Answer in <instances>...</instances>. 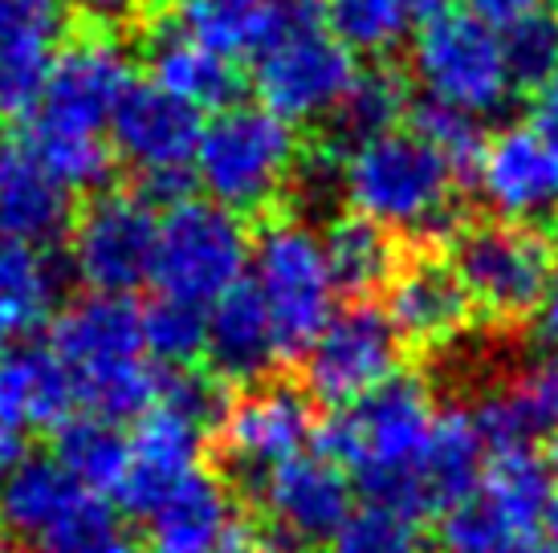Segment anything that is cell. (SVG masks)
<instances>
[{
    "label": "cell",
    "instance_id": "1",
    "mask_svg": "<svg viewBox=\"0 0 558 553\" xmlns=\"http://www.w3.org/2000/svg\"><path fill=\"white\" fill-rule=\"evenodd\" d=\"M436 415L440 411L433 386L420 374L396 370L388 383H379L372 395H363L326 428L314 431V440L326 460H335L342 472L347 468L355 472L359 489L372 496V505L416 521L424 513L416 492V464L428 447Z\"/></svg>",
    "mask_w": 558,
    "mask_h": 553
},
{
    "label": "cell",
    "instance_id": "2",
    "mask_svg": "<svg viewBox=\"0 0 558 553\" xmlns=\"http://www.w3.org/2000/svg\"><path fill=\"white\" fill-rule=\"evenodd\" d=\"M49 351L74 379L78 403L110 423L143 419L159 400V370L147 362L143 309L131 297L86 293L58 314Z\"/></svg>",
    "mask_w": 558,
    "mask_h": 553
},
{
    "label": "cell",
    "instance_id": "3",
    "mask_svg": "<svg viewBox=\"0 0 558 553\" xmlns=\"http://www.w3.org/2000/svg\"><path fill=\"white\" fill-rule=\"evenodd\" d=\"M342 200L384 232H457V175L416 131H391L342 155Z\"/></svg>",
    "mask_w": 558,
    "mask_h": 553
},
{
    "label": "cell",
    "instance_id": "4",
    "mask_svg": "<svg viewBox=\"0 0 558 553\" xmlns=\"http://www.w3.org/2000/svg\"><path fill=\"white\" fill-rule=\"evenodd\" d=\"M253 86L281 123H323L359 77L355 53L326 29L323 0H278V29L253 53Z\"/></svg>",
    "mask_w": 558,
    "mask_h": 553
},
{
    "label": "cell",
    "instance_id": "5",
    "mask_svg": "<svg viewBox=\"0 0 558 553\" xmlns=\"http://www.w3.org/2000/svg\"><path fill=\"white\" fill-rule=\"evenodd\" d=\"M298 168V135L290 123L265 107H225L213 123L201 126L192 180L204 187V200L229 212H253L278 200Z\"/></svg>",
    "mask_w": 558,
    "mask_h": 553
},
{
    "label": "cell",
    "instance_id": "6",
    "mask_svg": "<svg viewBox=\"0 0 558 553\" xmlns=\"http://www.w3.org/2000/svg\"><path fill=\"white\" fill-rule=\"evenodd\" d=\"M412 77L424 102L485 119L510 102L513 77L501 49V29L469 9H440L412 37Z\"/></svg>",
    "mask_w": 558,
    "mask_h": 553
},
{
    "label": "cell",
    "instance_id": "7",
    "mask_svg": "<svg viewBox=\"0 0 558 553\" xmlns=\"http://www.w3.org/2000/svg\"><path fill=\"white\" fill-rule=\"evenodd\" d=\"M253 293L274 322L281 358H302L323 325L335 318V281L323 253V236L294 216L269 220L248 248Z\"/></svg>",
    "mask_w": 558,
    "mask_h": 553
},
{
    "label": "cell",
    "instance_id": "8",
    "mask_svg": "<svg viewBox=\"0 0 558 553\" xmlns=\"http://www.w3.org/2000/svg\"><path fill=\"white\" fill-rule=\"evenodd\" d=\"M135 86V65L110 33H86L58 49L41 102L33 110L29 147L107 143L110 119Z\"/></svg>",
    "mask_w": 558,
    "mask_h": 553
},
{
    "label": "cell",
    "instance_id": "9",
    "mask_svg": "<svg viewBox=\"0 0 558 553\" xmlns=\"http://www.w3.org/2000/svg\"><path fill=\"white\" fill-rule=\"evenodd\" d=\"M248 248L253 245H248L241 216L213 200L184 196V200L168 204V212L159 216L151 281H156L159 297H175V302L208 309L241 285Z\"/></svg>",
    "mask_w": 558,
    "mask_h": 553
},
{
    "label": "cell",
    "instance_id": "10",
    "mask_svg": "<svg viewBox=\"0 0 558 553\" xmlns=\"http://www.w3.org/2000/svg\"><path fill=\"white\" fill-rule=\"evenodd\" d=\"M555 468L538 452H501L461 505L440 517L445 553H513L546 521L555 496Z\"/></svg>",
    "mask_w": 558,
    "mask_h": 553
},
{
    "label": "cell",
    "instance_id": "11",
    "mask_svg": "<svg viewBox=\"0 0 558 553\" xmlns=\"http://www.w3.org/2000/svg\"><path fill=\"white\" fill-rule=\"evenodd\" d=\"M452 269L465 285L469 302L497 322H522L538 314L550 293L555 248L538 229L489 220L457 232Z\"/></svg>",
    "mask_w": 558,
    "mask_h": 553
},
{
    "label": "cell",
    "instance_id": "12",
    "mask_svg": "<svg viewBox=\"0 0 558 553\" xmlns=\"http://www.w3.org/2000/svg\"><path fill=\"white\" fill-rule=\"evenodd\" d=\"M159 212L143 192H98L70 224V269L90 293L131 297L151 281Z\"/></svg>",
    "mask_w": 558,
    "mask_h": 553
},
{
    "label": "cell",
    "instance_id": "13",
    "mask_svg": "<svg viewBox=\"0 0 558 553\" xmlns=\"http://www.w3.org/2000/svg\"><path fill=\"white\" fill-rule=\"evenodd\" d=\"M201 126L204 123L196 110L168 98L151 82L147 86L135 82L131 94L119 102L114 119H110L114 151L140 171L147 200H184L187 184H192V159H196Z\"/></svg>",
    "mask_w": 558,
    "mask_h": 553
},
{
    "label": "cell",
    "instance_id": "14",
    "mask_svg": "<svg viewBox=\"0 0 558 553\" xmlns=\"http://www.w3.org/2000/svg\"><path fill=\"white\" fill-rule=\"evenodd\" d=\"M302 358L314 395L335 407H351L400 370V334L391 330L384 309L359 302L335 314Z\"/></svg>",
    "mask_w": 558,
    "mask_h": 553
},
{
    "label": "cell",
    "instance_id": "15",
    "mask_svg": "<svg viewBox=\"0 0 558 553\" xmlns=\"http://www.w3.org/2000/svg\"><path fill=\"white\" fill-rule=\"evenodd\" d=\"M481 200L506 224H546L558 220V147L530 123H513L485 138L473 168Z\"/></svg>",
    "mask_w": 558,
    "mask_h": 553
},
{
    "label": "cell",
    "instance_id": "16",
    "mask_svg": "<svg viewBox=\"0 0 558 553\" xmlns=\"http://www.w3.org/2000/svg\"><path fill=\"white\" fill-rule=\"evenodd\" d=\"M257 501H262L265 521L262 529L278 533V538L294 541L298 550L314 553L318 545H330L351 508V484L335 460L302 452L294 460L274 468L269 477L253 484Z\"/></svg>",
    "mask_w": 558,
    "mask_h": 553
},
{
    "label": "cell",
    "instance_id": "17",
    "mask_svg": "<svg viewBox=\"0 0 558 553\" xmlns=\"http://www.w3.org/2000/svg\"><path fill=\"white\" fill-rule=\"evenodd\" d=\"M314 431L318 428H314L311 400L298 386L262 383L229 407L220 423V444H225V460L248 484H257L286 460L302 456Z\"/></svg>",
    "mask_w": 558,
    "mask_h": 553
},
{
    "label": "cell",
    "instance_id": "18",
    "mask_svg": "<svg viewBox=\"0 0 558 553\" xmlns=\"http://www.w3.org/2000/svg\"><path fill=\"white\" fill-rule=\"evenodd\" d=\"M204 431L192 428L187 419L171 415L168 407H151L140 419L126 452V472L119 480V508L131 513L135 521H147L171 492L187 477L201 472Z\"/></svg>",
    "mask_w": 558,
    "mask_h": 553
},
{
    "label": "cell",
    "instance_id": "19",
    "mask_svg": "<svg viewBox=\"0 0 558 553\" xmlns=\"http://www.w3.org/2000/svg\"><path fill=\"white\" fill-rule=\"evenodd\" d=\"M65 37V0H0V119L33 114Z\"/></svg>",
    "mask_w": 558,
    "mask_h": 553
},
{
    "label": "cell",
    "instance_id": "20",
    "mask_svg": "<svg viewBox=\"0 0 558 553\" xmlns=\"http://www.w3.org/2000/svg\"><path fill=\"white\" fill-rule=\"evenodd\" d=\"M469 318H473V302L461 276L436 257L400 265L388 281L391 330L416 346H449L465 334Z\"/></svg>",
    "mask_w": 558,
    "mask_h": 553
},
{
    "label": "cell",
    "instance_id": "21",
    "mask_svg": "<svg viewBox=\"0 0 558 553\" xmlns=\"http://www.w3.org/2000/svg\"><path fill=\"white\" fill-rule=\"evenodd\" d=\"M248 529L253 525L236 517L229 484L204 468L147 517V538L156 553H225L245 545Z\"/></svg>",
    "mask_w": 558,
    "mask_h": 553
},
{
    "label": "cell",
    "instance_id": "22",
    "mask_svg": "<svg viewBox=\"0 0 558 553\" xmlns=\"http://www.w3.org/2000/svg\"><path fill=\"white\" fill-rule=\"evenodd\" d=\"M481 440L489 452H534L538 440L558 435V351H546L510 383L489 391L473 407Z\"/></svg>",
    "mask_w": 558,
    "mask_h": 553
},
{
    "label": "cell",
    "instance_id": "23",
    "mask_svg": "<svg viewBox=\"0 0 558 553\" xmlns=\"http://www.w3.org/2000/svg\"><path fill=\"white\" fill-rule=\"evenodd\" d=\"M78 391L49 346L0 351V428L29 440V431H58L74 419Z\"/></svg>",
    "mask_w": 558,
    "mask_h": 553
},
{
    "label": "cell",
    "instance_id": "24",
    "mask_svg": "<svg viewBox=\"0 0 558 553\" xmlns=\"http://www.w3.org/2000/svg\"><path fill=\"white\" fill-rule=\"evenodd\" d=\"M204 358L220 383H262L281 362L274 322L253 285H236L208 306Z\"/></svg>",
    "mask_w": 558,
    "mask_h": 553
},
{
    "label": "cell",
    "instance_id": "25",
    "mask_svg": "<svg viewBox=\"0 0 558 553\" xmlns=\"http://www.w3.org/2000/svg\"><path fill=\"white\" fill-rule=\"evenodd\" d=\"M70 229V192L49 175L29 147L9 143L0 155V241L25 248L53 245Z\"/></svg>",
    "mask_w": 558,
    "mask_h": 553
},
{
    "label": "cell",
    "instance_id": "26",
    "mask_svg": "<svg viewBox=\"0 0 558 553\" xmlns=\"http://www.w3.org/2000/svg\"><path fill=\"white\" fill-rule=\"evenodd\" d=\"M147 70H151V86L156 90H163L175 102H184L196 114L201 110L236 107V94H241L236 62L213 53L201 41H192L175 25L151 33V41H147Z\"/></svg>",
    "mask_w": 558,
    "mask_h": 553
},
{
    "label": "cell",
    "instance_id": "27",
    "mask_svg": "<svg viewBox=\"0 0 558 553\" xmlns=\"http://www.w3.org/2000/svg\"><path fill=\"white\" fill-rule=\"evenodd\" d=\"M485 440L469 411H440L428 447L416 464V492L424 513L461 505L485 477Z\"/></svg>",
    "mask_w": 558,
    "mask_h": 553
},
{
    "label": "cell",
    "instance_id": "28",
    "mask_svg": "<svg viewBox=\"0 0 558 553\" xmlns=\"http://www.w3.org/2000/svg\"><path fill=\"white\" fill-rule=\"evenodd\" d=\"M86 489L53 456H29L0 480V525L16 541H41Z\"/></svg>",
    "mask_w": 558,
    "mask_h": 553
},
{
    "label": "cell",
    "instance_id": "29",
    "mask_svg": "<svg viewBox=\"0 0 558 553\" xmlns=\"http://www.w3.org/2000/svg\"><path fill=\"white\" fill-rule=\"evenodd\" d=\"M445 0H323L326 29L351 53H391L433 21Z\"/></svg>",
    "mask_w": 558,
    "mask_h": 553
},
{
    "label": "cell",
    "instance_id": "30",
    "mask_svg": "<svg viewBox=\"0 0 558 553\" xmlns=\"http://www.w3.org/2000/svg\"><path fill=\"white\" fill-rule=\"evenodd\" d=\"M62 276L41 248L0 241V351L33 334L58 302Z\"/></svg>",
    "mask_w": 558,
    "mask_h": 553
},
{
    "label": "cell",
    "instance_id": "31",
    "mask_svg": "<svg viewBox=\"0 0 558 553\" xmlns=\"http://www.w3.org/2000/svg\"><path fill=\"white\" fill-rule=\"evenodd\" d=\"M175 29L233 62L274 37L278 0H175Z\"/></svg>",
    "mask_w": 558,
    "mask_h": 553
},
{
    "label": "cell",
    "instance_id": "32",
    "mask_svg": "<svg viewBox=\"0 0 558 553\" xmlns=\"http://www.w3.org/2000/svg\"><path fill=\"white\" fill-rule=\"evenodd\" d=\"M323 253L330 265V281L339 293L351 297H367V293L384 290L400 261H396V241L391 232H384L379 224L363 220V216H342L330 224V232L323 236Z\"/></svg>",
    "mask_w": 558,
    "mask_h": 553
},
{
    "label": "cell",
    "instance_id": "33",
    "mask_svg": "<svg viewBox=\"0 0 558 553\" xmlns=\"http://www.w3.org/2000/svg\"><path fill=\"white\" fill-rule=\"evenodd\" d=\"M126 452H131V435L102 415H74L53 431V460L94 496L119 489L126 472Z\"/></svg>",
    "mask_w": 558,
    "mask_h": 553
},
{
    "label": "cell",
    "instance_id": "34",
    "mask_svg": "<svg viewBox=\"0 0 558 553\" xmlns=\"http://www.w3.org/2000/svg\"><path fill=\"white\" fill-rule=\"evenodd\" d=\"M400 114H403V82L375 65V70H359L347 98L330 114V123H335V135L347 147H359V143H372L379 135L400 131Z\"/></svg>",
    "mask_w": 558,
    "mask_h": 553
},
{
    "label": "cell",
    "instance_id": "35",
    "mask_svg": "<svg viewBox=\"0 0 558 553\" xmlns=\"http://www.w3.org/2000/svg\"><path fill=\"white\" fill-rule=\"evenodd\" d=\"M501 49L510 65L513 90H543L546 82L558 77V16H546L543 9L513 16L510 25H501Z\"/></svg>",
    "mask_w": 558,
    "mask_h": 553
},
{
    "label": "cell",
    "instance_id": "36",
    "mask_svg": "<svg viewBox=\"0 0 558 553\" xmlns=\"http://www.w3.org/2000/svg\"><path fill=\"white\" fill-rule=\"evenodd\" d=\"M204 325L208 309L175 297H156L143 309V346L168 370H184L204 354Z\"/></svg>",
    "mask_w": 558,
    "mask_h": 553
},
{
    "label": "cell",
    "instance_id": "37",
    "mask_svg": "<svg viewBox=\"0 0 558 553\" xmlns=\"http://www.w3.org/2000/svg\"><path fill=\"white\" fill-rule=\"evenodd\" d=\"M37 545L41 553H131V533L102 496L86 492Z\"/></svg>",
    "mask_w": 558,
    "mask_h": 553
},
{
    "label": "cell",
    "instance_id": "38",
    "mask_svg": "<svg viewBox=\"0 0 558 553\" xmlns=\"http://www.w3.org/2000/svg\"><path fill=\"white\" fill-rule=\"evenodd\" d=\"M156 407H168L171 415L187 419L192 428L213 431L225 423V415H229L233 400H229V386L220 383L217 374L184 367V370H163V374H159Z\"/></svg>",
    "mask_w": 558,
    "mask_h": 553
},
{
    "label": "cell",
    "instance_id": "39",
    "mask_svg": "<svg viewBox=\"0 0 558 553\" xmlns=\"http://www.w3.org/2000/svg\"><path fill=\"white\" fill-rule=\"evenodd\" d=\"M330 553H420V529L403 513L367 505L347 517L330 541Z\"/></svg>",
    "mask_w": 558,
    "mask_h": 553
},
{
    "label": "cell",
    "instance_id": "40",
    "mask_svg": "<svg viewBox=\"0 0 558 553\" xmlns=\"http://www.w3.org/2000/svg\"><path fill=\"white\" fill-rule=\"evenodd\" d=\"M416 135L449 163L457 180H461V175H473L477 155H481V147H485L477 119H469V114L449 110V107H433V102H424V107L416 110Z\"/></svg>",
    "mask_w": 558,
    "mask_h": 553
},
{
    "label": "cell",
    "instance_id": "41",
    "mask_svg": "<svg viewBox=\"0 0 558 553\" xmlns=\"http://www.w3.org/2000/svg\"><path fill=\"white\" fill-rule=\"evenodd\" d=\"M290 180H294L298 196L311 208H330L342 196V159L335 151H318L311 159H298Z\"/></svg>",
    "mask_w": 558,
    "mask_h": 553
},
{
    "label": "cell",
    "instance_id": "42",
    "mask_svg": "<svg viewBox=\"0 0 558 553\" xmlns=\"http://www.w3.org/2000/svg\"><path fill=\"white\" fill-rule=\"evenodd\" d=\"M70 4L90 21L94 29L102 33L123 29V25H131L147 9V0H70Z\"/></svg>",
    "mask_w": 558,
    "mask_h": 553
},
{
    "label": "cell",
    "instance_id": "43",
    "mask_svg": "<svg viewBox=\"0 0 558 553\" xmlns=\"http://www.w3.org/2000/svg\"><path fill=\"white\" fill-rule=\"evenodd\" d=\"M530 126L558 147V77L546 82L543 90L534 94V114H530Z\"/></svg>",
    "mask_w": 558,
    "mask_h": 553
},
{
    "label": "cell",
    "instance_id": "44",
    "mask_svg": "<svg viewBox=\"0 0 558 553\" xmlns=\"http://www.w3.org/2000/svg\"><path fill=\"white\" fill-rule=\"evenodd\" d=\"M465 9L481 21H489V25H510L513 16L530 13V9H538V0H465Z\"/></svg>",
    "mask_w": 558,
    "mask_h": 553
},
{
    "label": "cell",
    "instance_id": "45",
    "mask_svg": "<svg viewBox=\"0 0 558 553\" xmlns=\"http://www.w3.org/2000/svg\"><path fill=\"white\" fill-rule=\"evenodd\" d=\"M29 460V440L25 435H16V431H4L0 428V480L9 477L13 468Z\"/></svg>",
    "mask_w": 558,
    "mask_h": 553
},
{
    "label": "cell",
    "instance_id": "46",
    "mask_svg": "<svg viewBox=\"0 0 558 553\" xmlns=\"http://www.w3.org/2000/svg\"><path fill=\"white\" fill-rule=\"evenodd\" d=\"M543 339L546 351H558V257H555V273H550V293L543 302Z\"/></svg>",
    "mask_w": 558,
    "mask_h": 553
},
{
    "label": "cell",
    "instance_id": "47",
    "mask_svg": "<svg viewBox=\"0 0 558 553\" xmlns=\"http://www.w3.org/2000/svg\"><path fill=\"white\" fill-rule=\"evenodd\" d=\"M546 525H550V538L558 541V489H555V496H550V508H546Z\"/></svg>",
    "mask_w": 558,
    "mask_h": 553
},
{
    "label": "cell",
    "instance_id": "48",
    "mask_svg": "<svg viewBox=\"0 0 558 553\" xmlns=\"http://www.w3.org/2000/svg\"><path fill=\"white\" fill-rule=\"evenodd\" d=\"M513 553H558L555 545H538V541H526V545H518Z\"/></svg>",
    "mask_w": 558,
    "mask_h": 553
},
{
    "label": "cell",
    "instance_id": "49",
    "mask_svg": "<svg viewBox=\"0 0 558 553\" xmlns=\"http://www.w3.org/2000/svg\"><path fill=\"white\" fill-rule=\"evenodd\" d=\"M225 553H253V529H248V541H245V545H233V550H225Z\"/></svg>",
    "mask_w": 558,
    "mask_h": 553
},
{
    "label": "cell",
    "instance_id": "50",
    "mask_svg": "<svg viewBox=\"0 0 558 553\" xmlns=\"http://www.w3.org/2000/svg\"><path fill=\"white\" fill-rule=\"evenodd\" d=\"M9 143H13V138H9V135H4V131H0V155L9 151Z\"/></svg>",
    "mask_w": 558,
    "mask_h": 553
},
{
    "label": "cell",
    "instance_id": "51",
    "mask_svg": "<svg viewBox=\"0 0 558 553\" xmlns=\"http://www.w3.org/2000/svg\"><path fill=\"white\" fill-rule=\"evenodd\" d=\"M0 553H13V545H9V541H0Z\"/></svg>",
    "mask_w": 558,
    "mask_h": 553
}]
</instances>
